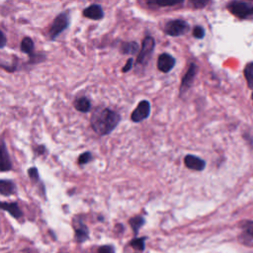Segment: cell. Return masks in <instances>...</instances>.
I'll list each match as a JSON object with an SVG mask.
<instances>
[{"label": "cell", "mask_w": 253, "mask_h": 253, "mask_svg": "<svg viewBox=\"0 0 253 253\" xmlns=\"http://www.w3.org/2000/svg\"><path fill=\"white\" fill-rule=\"evenodd\" d=\"M34 47H35V44H34V42L31 38L29 37H25L23 40H22V42H21V50L27 54H30L32 55L33 52H34Z\"/></svg>", "instance_id": "18"}, {"label": "cell", "mask_w": 253, "mask_h": 253, "mask_svg": "<svg viewBox=\"0 0 253 253\" xmlns=\"http://www.w3.org/2000/svg\"><path fill=\"white\" fill-rule=\"evenodd\" d=\"M184 0H147V3L149 5L158 6V7H169V6H175L178 4L183 3Z\"/></svg>", "instance_id": "17"}, {"label": "cell", "mask_w": 253, "mask_h": 253, "mask_svg": "<svg viewBox=\"0 0 253 253\" xmlns=\"http://www.w3.org/2000/svg\"><path fill=\"white\" fill-rule=\"evenodd\" d=\"M92 158H93V157H92V154H91L89 151L84 152V153H82V154L78 157V163H79V165H84V164L90 162V161L92 160Z\"/></svg>", "instance_id": "22"}, {"label": "cell", "mask_w": 253, "mask_h": 253, "mask_svg": "<svg viewBox=\"0 0 253 253\" xmlns=\"http://www.w3.org/2000/svg\"><path fill=\"white\" fill-rule=\"evenodd\" d=\"M0 193L3 196H9L16 193V186L12 181L1 180L0 181Z\"/></svg>", "instance_id": "14"}, {"label": "cell", "mask_w": 253, "mask_h": 253, "mask_svg": "<svg viewBox=\"0 0 253 253\" xmlns=\"http://www.w3.org/2000/svg\"><path fill=\"white\" fill-rule=\"evenodd\" d=\"M139 49L136 42H125L121 45V51L124 54H135Z\"/></svg>", "instance_id": "16"}, {"label": "cell", "mask_w": 253, "mask_h": 253, "mask_svg": "<svg viewBox=\"0 0 253 253\" xmlns=\"http://www.w3.org/2000/svg\"><path fill=\"white\" fill-rule=\"evenodd\" d=\"M98 253H115V248L112 245L100 246L98 249Z\"/></svg>", "instance_id": "25"}, {"label": "cell", "mask_w": 253, "mask_h": 253, "mask_svg": "<svg viewBox=\"0 0 253 253\" xmlns=\"http://www.w3.org/2000/svg\"><path fill=\"white\" fill-rule=\"evenodd\" d=\"M252 100H253V93H252Z\"/></svg>", "instance_id": "30"}, {"label": "cell", "mask_w": 253, "mask_h": 253, "mask_svg": "<svg viewBox=\"0 0 253 253\" xmlns=\"http://www.w3.org/2000/svg\"><path fill=\"white\" fill-rule=\"evenodd\" d=\"M145 239H146V237L134 238V239H132V240L130 241L129 244H130V246H131L133 249H135V250L141 252V251L144 250V247H145Z\"/></svg>", "instance_id": "21"}, {"label": "cell", "mask_w": 253, "mask_h": 253, "mask_svg": "<svg viewBox=\"0 0 253 253\" xmlns=\"http://www.w3.org/2000/svg\"><path fill=\"white\" fill-rule=\"evenodd\" d=\"M190 29L189 24L181 19H175L169 21L164 28L165 33L171 37H179L185 35Z\"/></svg>", "instance_id": "3"}, {"label": "cell", "mask_w": 253, "mask_h": 253, "mask_svg": "<svg viewBox=\"0 0 253 253\" xmlns=\"http://www.w3.org/2000/svg\"><path fill=\"white\" fill-rule=\"evenodd\" d=\"M83 16L91 20H101L104 17V12L100 5L92 4L84 9Z\"/></svg>", "instance_id": "10"}, {"label": "cell", "mask_w": 253, "mask_h": 253, "mask_svg": "<svg viewBox=\"0 0 253 253\" xmlns=\"http://www.w3.org/2000/svg\"><path fill=\"white\" fill-rule=\"evenodd\" d=\"M69 26V17L65 13L59 14L52 22L49 31L48 36L50 40H54L56 37H58L67 27Z\"/></svg>", "instance_id": "5"}, {"label": "cell", "mask_w": 253, "mask_h": 253, "mask_svg": "<svg viewBox=\"0 0 253 253\" xmlns=\"http://www.w3.org/2000/svg\"><path fill=\"white\" fill-rule=\"evenodd\" d=\"M0 35H1V43H0V47L3 48L6 44V37H5V34L3 32H0Z\"/></svg>", "instance_id": "29"}, {"label": "cell", "mask_w": 253, "mask_h": 253, "mask_svg": "<svg viewBox=\"0 0 253 253\" xmlns=\"http://www.w3.org/2000/svg\"><path fill=\"white\" fill-rule=\"evenodd\" d=\"M193 36L196 39H203L205 37V30L202 26H196L193 30Z\"/></svg>", "instance_id": "23"}, {"label": "cell", "mask_w": 253, "mask_h": 253, "mask_svg": "<svg viewBox=\"0 0 253 253\" xmlns=\"http://www.w3.org/2000/svg\"><path fill=\"white\" fill-rule=\"evenodd\" d=\"M89 237L88 227L79 219L77 225H75V238L78 242H84Z\"/></svg>", "instance_id": "13"}, {"label": "cell", "mask_w": 253, "mask_h": 253, "mask_svg": "<svg viewBox=\"0 0 253 253\" xmlns=\"http://www.w3.org/2000/svg\"><path fill=\"white\" fill-rule=\"evenodd\" d=\"M175 58L169 53H161L157 59V68L163 72H169L175 66Z\"/></svg>", "instance_id": "8"}, {"label": "cell", "mask_w": 253, "mask_h": 253, "mask_svg": "<svg viewBox=\"0 0 253 253\" xmlns=\"http://www.w3.org/2000/svg\"><path fill=\"white\" fill-rule=\"evenodd\" d=\"M197 65L195 63H191L186 74L183 76L182 78V82H181V86H180V95L184 94L192 85L194 78L197 74Z\"/></svg>", "instance_id": "7"}, {"label": "cell", "mask_w": 253, "mask_h": 253, "mask_svg": "<svg viewBox=\"0 0 253 253\" xmlns=\"http://www.w3.org/2000/svg\"><path fill=\"white\" fill-rule=\"evenodd\" d=\"M150 115V104L146 100H142L138 103L137 107L131 113L130 119L133 123H140L141 121L147 119Z\"/></svg>", "instance_id": "6"}, {"label": "cell", "mask_w": 253, "mask_h": 253, "mask_svg": "<svg viewBox=\"0 0 253 253\" xmlns=\"http://www.w3.org/2000/svg\"><path fill=\"white\" fill-rule=\"evenodd\" d=\"M132 62H133V59H132V58H128V59L126 60L125 66L123 67L122 71H123V72H127V71H129V70L131 69V67H132V64H133Z\"/></svg>", "instance_id": "27"}, {"label": "cell", "mask_w": 253, "mask_h": 253, "mask_svg": "<svg viewBox=\"0 0 253 253\" xmlns=\"http://www.w3.org/2000/svg\"><path fill=\"white\" fill-rule=\"evenodd\" d=\"M28 173H29V176L32 180H35V181H39V173H38V170L36 167H33V168H30L28 170Z\"/></svg>", "instance_id": "26"}, {"label": "cell", "mask_w": 253, "mask_h": 253, "mask_svg": "<svg viewBox=\"0 0 253 253\" xmlns=\"http://www.w3.org/2000/svg\"><path fill=\"white\" fill-rule=\"evenodd\" d=\"M244 228L246 230V232L248 234H250L251 236H253V221H248L245 225H244Z\"/></svg>", "instance_id": "28"}, {"label": "cell", "mask_w": 253, "mask_h": 253, "mask_svg": "<svg viewBox=\"0 0 253 253\" xmlns=\"http://www.w3.org/2000/svg\"><path fill=\"white\" fill-rule=\"evenodd\" d=\"M210 0H190L191 4L195 7V8H198V9H201V8H204L208 3H209Z\"/></svg>", "instance_id": "24"}, {"label": "cell", "mask_w": 253, "mask_h": 253, "mask_svg": "<svg viewBox=\"0 0 253 253\" xmlns=\"http://www.w3.org/2000/svg\"><path fill=\"white\" fill-rule=\"evenodd\" d=\"M145 220H144V217L141 216V215H137V216H133L129 219V224H130V227L131 229L133 230L134 234H137L138 233V230L140 229V227L144 224Z\"/></svg>", "instance_id": "19"}, {"label": "cell", "mask_w": 253, "mask_h": 253, "mask_svg": "<svg viewBox=\"0 0 253 253\" xmlns=\"http://www.w3.org/2000/svg\"><path fill=\"white\" fill-rule=\"evenodd\" d=\"M121 121L120 115L108 108L96 111L90 120L91 127L100 135H107L112 132Z\"/></svg>", "instance_id": "1"}, {"label": "cell", "mask_w": 253, "mask_h": 253, "mask_svg": "<svg viewBox=\"0 0 253 253\" xmlns=\"http://www.w3.org/2000/svg\"><path fill=\"white\" fill-rule=\"evenodd\" d=\"M244 75H245L248 87L253 89V62H250L245 66Z\"/></svg>", "instance_id": "20"}, {"label": "cell", "mask_w": 253, "mask_h": 253, "mask_svg": "<svg viewBox=\"0 0 253 253\" xmlns=\"http://www.w3.org/2000/svg\"><path fill=\"white\" fill-rule=\"evenodd\" d=\"M227 9L229 10L230 13H232L234 16L240 19H245L253 15V5H250L242 1H231L227 5Z\"/></svg>", "instance_id": "2"}, {"label": "cell", "mask_w": 253, "mask_h": 253, "mask_svg": "<svg viewBox=\"0 0 253 253\" xmlns=\"http://www.w3.org/2000/svg\"><path fill=\"white\" fill-rule=\"evenodd\" d=\"M154 46H155V41L152 37L148 36L145 37L144 40L142 41V45L140 47V51L137 55L136 58V63L137 64H146L147 61L149 60L153 50H154Z\"/></svg>", "instance_id": "4"}, {"label": "cell", "mask_w": 253, "mask_h": 253, "mask_svg": "<svg viewBox=\"0 0 253 253\" xmlns=\"http://www.w3.org/2000/svg\"><path fill=\"white\" fill-rule=\"evenodd\" d=\"M184 163L187 168H189L191 170H195V171H202L206 167L205 160H203L202 158H200L198 156L192 155V154H188L185 156Z\"/></svg>", "instance_id": "9"}, {"label": "cell", "mask_w": 253, "mask_h": 253, "mask_svg": "<svg viewBox=\"0 0 253 253\" xmlns=\"http://www.w3.org/2000/svg\"><path fill=\"white\" fill-rule=\"evenodd\" d=\"M74 107L81 113H87L91 109V102L86 97H80L74 101Z\"/></svg>", "instance_id": "15"}, {"label": "cell", "mask_w": 253, "mask_h": 253, "mask_svg": "<svg viewBox=\"0 0 253 253\" xmlns=\"http://www.w3.org/2000/svg\"><path fill=\"white\" fill-rule=\"evenodd\" d=\"M12 168V163L9 157L8 150L6 148L4 140H2L1 143V170L2 171H9Z\"/></svg>", "instance_id": "12"}, {"label": "cell", "mask_w": 253, "mask_h": 253, "mask_svg": "<svg viewBox=\"0 0 253 253\" xmlns=\"http://www.w3.org/2000/svg\"><path fill=\"white\" fill-rule=\"evenodd\" d=\"M1 208L3 211H8L12 216H14L15 218H19L23 215L22 211L20 210L19 206L17 203H7V202H2L1 203Z\"/></svg>", "instance_id": "11"}]
</instances>
